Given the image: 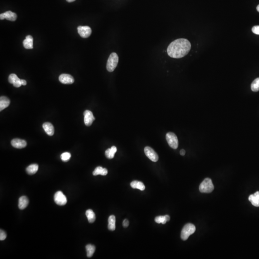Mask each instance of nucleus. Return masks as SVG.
Listing matches in <instances>:
<instances>
[{
  "instance_id": "nucleus-1",
  "label": "nucleus",
  "mask_w": 259,
  "mask_h": 259,
  "mask_svg": "<svg viewBox=\"0 0 259 259\" xmlns=\"http://www.w3.org/2000/svg\"><path fill=\"white\" fill-rule=\"evenodd\" d=\"M190 49L191 44L188 40L179 39L171 43L167 49V52L170 57L179 59L188 54Z\"/></svg>"
},
{
  "instance_id": "nucleus-2",
  "label": "nucleus",
  "mask_w": 259,
  "mask_h": 259,
  "mask_svg": "<svg viewBox=\"0 0 259 259\" xmlns=\"http://www.w3.org/2000/svg\"><path fill=\"white\" fill-rule=\"evenodd\" d=\"M119 62V57L115 52H113L109 55L107 64V69L109 72H113L114 71L116 68Z\"/></svg>"
},
{
  "instance_id": "nucleus-3",
  "label": "nucleus",
  "mask_w": 259,
  "mask_h": 259,
  "mask_svg": "<svg viewBox=\"0 0 259 259\" xmlns=\"http://www.w3.org/2000/svg\"><path fill=\"white\" fill-rule=\"evenodd\" d=\"M214 189L212 181L210 178H206L199 186V190L202 193H210Z\"/></svg>"
},
{
  "instance_id": "nucleus-4",
  "label": "nucleus",
  "mask_w": 259,
  "mask_h": 259,
  "mask_svg": "<svg viewBox=\"0 0 259 259\" xmlns=\"http://www.w3.org/2000/svg\"><path fill=\"white\" fill-rule=\"evenodd\" d=\"M195 230V227L193 224L188 223L185 225L181 232V239L183 240H187L189 236L194 233Z\"/></svg>"
},
{
  "instance_id": "nucleus-5",
  "label": "nucleus",
  "mask_w": 259,
  "mask_h": 259,
  "mask_svg": "<svg viewBox=\"0 0 259 259\" xmlns=\"http://www.w3.org/2000/svg\"><path fill=\"white\" fill-rule=\"evenodd\" d=\"M165 137L169 146L173 149H177L179 146V141L176 134L171 132H168Z\"/></svg>"
},
{
  "instance_id": "nucleus-6",
  "label": "nucleus",
  "mask_w": 259,
  "mask_h": 259,
  "mask_svg": "<svg viewBox=\"0 0 259 259\" xmlns=\"http://www.w3.org/2000/svg\"><path fill=\"white\" fill-rule=\"evenodd\" d=\"M54 199L55 203L60 206L65 205L67 202L66 197L60 191H58L55 193Z\"/></svg>"
},
{
  "instance_id": "nucleus-7",
  "label": "nucleus",
  "mask_w": 259,
  "mask_h": 259,
  "mask_svg": "<svg viewBox=\"0 0 259 259\" xmlns=\"http://www.w3.org/2000/svg\"><path fill=\"white\" fill-rule=\"evenodd\" d=\"M145 154L148 158L153 162H157L158 160V156L154 149L149 146H146L144 149Z\"/></svg>"
},
{
  "instance_id": "nucleus-8",
  "label": "nucleus",
  "mask_w": 259,
  "mask_h": 259,
  "mask_svg": "<svg viewBox=\"0 0 259 259\" xmlns=\"http://www.w3.org/2000/svg\"><path fill=\"white\" fill-rule=\"evenodd\" d=\"M77 30L78 34L83 38H89L91 34V28L89 26H79Z\"/></svg>"
},
{
  "instance_id": "nucleus-9",
  "label": "nucleus",
  "mask_w": 259,
  "mask_h": 259,
  "mask_svg": "<svg viewBox=\"0 0 259 259\" xmlns=\"http://www.w3.org/2000/svg\"><path fill=\"white\" fill-rule=\"evenodd\" d=\"M84 122L86 126H90L92 125V123L95 120V117L93 113L91 111L89 110H85L84 113Z\"/></svg>"
},
{
  "instance_id": "nucleus-10",
  "label": "nucleus",
  "mask_w": 259,
  "mask_h": 259,
  "mask_svg": "<svg viewBox=\"0 0 259 259\" xmlns=\"http://www.w3.org/2000/svg\"><path fill=\"white\" fill-rule=\"evenodd\" d=\"M60 81L64 84H72L74 82V77L68 74H61L59 77Z\"/></svg>"
},
{
  "instance_id": "nucleus-11",
  "label": "nucleus",
  "mask_w": 259,
  "mask_h": 259,
  "mask_svg": "<svg viewBox=\"0 0 259 259\" xmlns=\"http://www.w3.org/2000/svg\"><path fill=\"white\" fill-rule=\"evenodd\" d=\"M8 81L10 83L12 84L16 88H19L22 85L21 79H19L16 74H11L9 76Z\"/></svg>"
},
{
  "instance_id": "nucleus-12",
  "label": "nucleus",
  "mask_w": 259,
  "mask_h": 259,
  "mask_svg": "<svg viewBox=\"0 0 259 259\" xmlns=\"http://www.w3.org/2000/svg\"><path fill=\"white\" fill-rule=\"evenodd\" d=\"M11 143L12 146H13L14 147L18 148V149H21V148H25L27 145L26 141L20 139H14L12 140Z\"/></svg>"
},
{
  "instance_id": "nucleus-13",
  "label": "nucleus",
  "mask_w": 259,
  "mask_h": 259,
  "mask_svg": "<svg viewBox=\"0 0 259 259\" xmlns=\"http://www.w3.org/2000/svg\"><path fill=\"white\" fill-rule=\"evenodd\" d=\"M23 46L26 49H32L33 48V38L31 36H27L25 40L23 41Z\"/></svg>"
},
{
  "instance_id": "nucleus-14",
  "label": "nucleus",
  "mask_w": 259,
  "mask_h": 259,
  "mask_svg": "<svg viewBox=\"0 0 259 259\" xmlns=\"http://www.w3.org/2000/svg\"><path fill=\"white\" fill-rule=\"evenodd\" d=\"M43 128L48 135L52 136L54 133V128L50 122H47L43 124Z\"/></svg>"
},
{
  "instance_id": "nucleus-15",
  "label": "nucleus",
  "mask_w": 259,
  "mask_h": 259,
  "mask_svg": "<svg viewBox=\"0 0 259 259\" xmlns=\"http://www.w3.org/2000/svg\"><path fill=\"white\" fill-rule=\"evenodd\" d=\"M249 200L253 206L259 207V192H256L253 194L250 195Z\"/></svg>"
},
{
  "instance_id": "nucleus-16",
  "label": "nucleus",
  "mask_w": 259,
  "mask_h": 259,
  "mask_svg": "<svg viewBox=\"0 0 259 259\" xmlns=\"http://www.w3.org/2000/svg\"><path fill=\"white\" fill-rule=\"evenodd\" d=\"M29 204V200L27 197L23 196L20 197L18 201V207L21 210L25 209Z\"/></svg>"
},
{
  "instance_id": "nucleus-17",
  "label": "nucleus",
  "mask_w": 259,
  "mask_h": 259,
  "mask_svg": "<svg viewBox=\"0 0 259 259\" xmlns=\"http://www.w3.org/2000/svg\"><path fill=\"white\" fill-rule=\"evenodd\" d=\"M10 101L8 98L2 96L0 98V111H2L3 109L7 108L9 106Z\"/></svg>"
},
{
  "instance_id": "nucleus-18",
  "label": "nucleus",
  "mask_w": 259,
  "mask_h": 259,
  "mask_svg": "<svg viewBox=\"0 0 259 259\" xmlns=\"http://www.w3.org/2000/svg\"><path fill=\"white\" fill-rule=\"evenodd\" d=\"M108 172V170L105 168H103L101 166H98L93 171V174L94 176H97L98 175L106 176L107 175Z\"/></svg>"
},
{
  "instance_id": "nucleus-19",
  "label": "nucleus",
  "mask_w": 259,
  "mask_h": 259,
  "mask_svg": "<svg viewBox=\"0 0 259 259\" xmlns=\"http://www.w3.org/2000/svg\"><path fill=\"white\" fill-rule=\"evenodd\" d=\"M131 186L133 189H137L141 190H145L146 187L143 182L134 180L131 183Z\"/></svg>"
},
{
  "instance_id": "nucleus-20",
  "label": "nucleus",
  "mask_w": 259,
  "mask_h": 259,
  "mask_svg": "<svg viewBox=\"0 0 259 259\" xmlns=\"http://www.w3.org/2000/svg\"><path fill=\"white\" fill-rule=\"evenodd\" d=\"M116 218L114 215H110L108 219V228L110 231L115 230Z\"/></svg>"
},
{
  "instance_id": "nucleus-21",
  "label": "nucleus",
  "mask_w": 259,
  "mask_h": 259,
  "mask_svg": "<svg viewBox=\"0 0 259 259\" xmlns=\"http://www.w3.org/2000/svg\"><path fill=\"white\" fill-rule=\"evenodd\" d=\"M39 165L36 164L30 165L26 169V172L29 175H33L38 171Z\"/></svg>"
},
{
  "instance_id": "nucleus-22",
  "label": "nucleus",
  "mask_w": 259,
  "mask_h": 259,
  "mask_svg": "<svg viewBox=\"0 0 259 259\" xmlns=\"http://www.w3.org/2000/svg\"><path fill=\"white\" fill-rule=\"evenodd\" d=\"M117 151L116 147L113 146L110 148H108L105 151V155L108 159H112L114 157L115 154Z\"/></svg>"
},
{
  "instance_id": "nucleus-23",
  "label": "nucleus",
  "mask_w": 259,
  "mask_h": 259,
  "mask_svg": "<svg viewBox=\"0 0 259 259\" xmlns=\"http://www.w3.org/2000/svg\"><path fill=\"white\" fill-rule=\"evenodd\" d=\"M3 14H4V17H5V19H7V20L11 21H15L17 19V14L16 13H13L11 11L6 12Z\"/></svg>"
},
{
  "instance_id": "nucleus-24",
  "label": "nucleus",
  "mask_w": 259,
  "mask_h": 259,
  "mask_svg": "<svg viewBox=\"0 0 259 259\" xmlns=\"http://www.w3.org/2000/svg\"><path fill=\"white\" fill-rule=\"evenodd\" d=\"M85 214L90 223H92L95 222L96 220V215L92 210L89 209L88 210H86Z\"/></svg>"
},
{
  "instance_id": "nucleus-25",
  "label": "nucleus",
  "mask_w": 259,
  "mask_h": 259,
  "mask_svg": "<svg viewBox=\"0 0 259 259\" xmlns=\"http://www.w3.org/2000/svg\"><path fill=\"white\" fill-rule=\"evenodd\" d=\"M85 248H86V252H87V256L89 258H90L93 256L95 252V250H96L95 246L91 244H88L86 246Z\"/></svg>"
},
{
  "instance_id": "nucleus-26",
  "label": "nucleus",
  "mask_w": 259,
  "mask_h": 259,
  "mask_svg": "<svg viewBox=\"0 0 259 259\" xmlns=\"http://www.w3.org/2000/svg\"><path fill=\"white\" fill-rule=\"evenodd\" d=\"M251 89L253 92H258L259 91V77L256 78L252 82L251 84Z\"/></svg>"
},
{
  "instance_id": "nucleus-27",
  "label": "nucleus",
  "mask_w": 259,
  "mask_h": 259,
  "mask_svg": "<svg viewBox=\"0 0 259 259\" xmlns=\"http://www.w3.org/2000/svg\"><path fill=\"white\" fill-rule=\"evenodd\" d=\"M155 221L156 223H158V224L162 223V224H165L166 222H168L166 218H165V215H164V216H158V217H156L155 219Z\"/></svg>"
},
{
  "instance_id": "nucleus-28",
  "label": "nucleus",
  "mask_w": 259,
  "mask_h": 259,
  "mask_svg": "<svg viewBox=\"0 0 259 259\" xmlns=\"http://www.w3.org/2000/svg\"><path fill=\"white\" fill-rule=\"evenodd\" d=\"M71 157V155L69 152H65L63 153L60 156V158L63 161L67 162L70 160Z\"/></svg>"
},
{
  "instance_id": "nucleus-29",
  "label": "nucleus",
  "mask_w": 259,
  "mask_h": 259,
  "mask_svg": "<svg viewBox=\"0 0 259 259\" xmlns=\"http://www.w3.org/2000/svg\"><path fill=\"white\" fill-rule=\"evenodd\" d=\"M7 233H5L3 230H1L0 231V240H4L7 238Z\"/></svg>"
},
{
  "instance_id": "nucleus-30",
  "label": "nucleus",
  "mask_w": 259,
  "mask_h": 259,
  "mask_svg": "<svg viewBox=\"0 0 259 259\" xmlns=\"http://www.w3.org/2000/svg\"><path fill=\"white\" fill-rule=\"evenodd\" d=\"M252 31L255 34L259 35V26H253L252 28Z\"/></svg>"
},
{
  "instance_id": "nucleus-31",
  "label": "nucleus",
  "mask_w": 259,
  "mask_h": 259,
  "mask_svg": "<svg viewBox=\"0 0 259 259\" xmlns=\"http://www.w3.org/2000/svg\"><path fill=\"white\" fill-rule=\"evenodd\" d=\"M129 221H128V220L126 219H124V221H123V223H122V225H123V227H124V228H127V227H128V226H129Z\"/></svg>"
},
{
  "instance_id": "nucleus-32",
  "label": "nucleus",
  "mask_w": 259,
  "mask_h": 259,
  "mask_svg": "<svg viewBox=\"0 0 259 259\" xmlns=\"http://www.w3.org/2000/svg\"><path fill=\"white\" fill-rule=\"evenodd\" d=\"M185 151L184 149H181L180 151V154L181 156H184L185 155Z\"/></svg>"
},
{
  "instance_id": "nucleus-33",
  "label": "nucleus",
  "mask_w": 259,
  "mask_h": 259,
  "mask_svg": "<svg viewBox=\"0 0 259 259\" xmlns=\"http://www.w3.org/2000/svg\"><path fill=\"white\" fill-rule=\"evenodd\" d=\"M21 84L22 85H26V81L25 80H23V79H21Z\"/></svg>"
},
{
  "instance_id": "nucleus-34",
  "label": "nucleus",
  "mask_w": 259,
  "mask_h": 259,
  "mask_svg": "<svg viewBox=\"0 0 259 259\" xmlns=\"http://www.w3.org/2000/svg\"><path fill=\"white\" fill-rule=\"evenodd\" d=\"M0 19H1V20H3V19H5V17H4L3 13L1 14V15H0Z\"/></svg>"
},
{
  "instance_id": "nucleus-35",
  "label": "nucleus",
  "mask_w": 259,
  "mask_h": 259,
  "mask_svg": "<svg viewBox=\"0 0 259 259\" xmlns=\"http://www.w3.org/2000/svg\"><path fill=\"white\" fill-rule=\"evenodd\" d=\"M66 1L68 2H71L75 1V0H66Z\"/></svg>"
},
{
  "instance_id": "nucleus-36",
  "label": "nucleus",
  "mask_w": 259,
  "mask_h": 259,
  "mask_svg": "<svg viewBox=\"0 0 259 259\" xmlns=\"http://www.w3.org/2000/svg\"><path fill=\"white\" fill-rule=\"evenodd\" d=\"M257 11L259 12V5H258V6H257Z\"/></svg>"
}]
</instances>
